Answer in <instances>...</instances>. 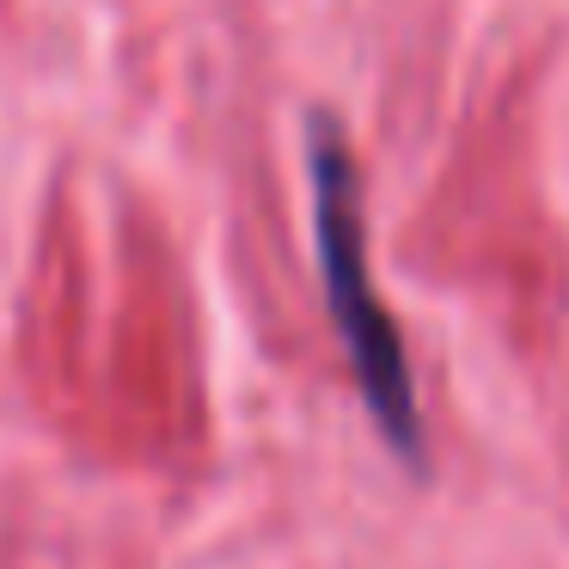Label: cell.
Wrapping results in <instances>:
<instances>
[{
	"mask_svg": "<svg viewBox=\"0 0 569 569\" xmlns=\"http://www.w3.org/2000/svg\"><path fill=\"white\" fill-rule=\"evenodd\" d=\"M307 190H312V251H319V288L331 331L343 343V361L356 373V392L368 405L380 441L405 466L422 471L429 429L417 405V373H410L405 337L373 288L368 263V214H361V166L349 153V136L331 117H307Z\"/></svg>",
	"mask_w": 569,
	"mask_h": 569,
	"instance_id": "cell-1",
	"label": "cell"
}]
</instances>
